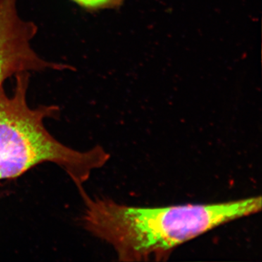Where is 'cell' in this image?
<instances>
[{
  "instance_id": "cell-1",
  "label": "cell",
  "mask_w": 262,
  "mask_h": 262,
  "mask_svg": "<svg viewBox=\"0 0 262 262\" xmlns=\"http://www.w3.org/2000/svg\"><path fill=\"white\" fill-rule=\"evenodd\" d=\"M84 203L85 229L111 245L122 261H161L174 248L208 231L261 211V196L183 206L142 208L80 191Z\"/></svg>"
},
{
  "instance_id": "cell-2",
  "label": "cell",
  "mask_w": 262,
  "mask_h": 262,
  "mask_svg": "<svg viewBox=\"0 0 262 262\" xmlns=\"http://www.w3.org/2000/svg\"><path fill=\"white\" fill-rule=\"evenodd\" d=\"M16 76L12 96L0 90V181L17 178L39 164H56L75 183L79 190L110 155L101 146L80 151L61 144L44 125L58 112L56 106L31 108L27 103V72Z\"/></svg>"
},
{
  "instance_id": "cell-3",
  "label": "cell",
  "mask_w": 262,
  "mask_h": 262,
  "mask_svg": "<svg viewBox=\"0 0 262 262\" xmlns=\"http://www.w3.org/2000/svg\"><path fill=\"white\" fill-rule=\"evenodd\" d=\"M16 3V0H0V90L10 76L29 71L70 68L45 61L33 50L31 41L37 27L19 16Z\"/></svg>"
},
{
  "instance_id": "cell-4",
  "label": "cell",
  "mask_w": 262,
  "mask_h": 262,
  "mask_svg": "<svg viewBox=\"0 0 262 262\" xmlns=\"http://www.w3.org/2000/svg\"><path fill=\"white\" fill-rule=\"evenodd\" d=\"M85 9L96 10L120 6L124 0H72Z\"/></svg>"
}]
</instances>
